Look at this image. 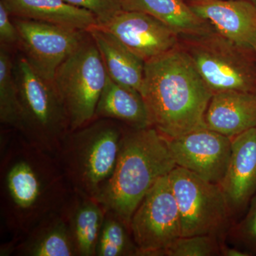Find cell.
Here are the masks:
<instances>
[{"mask_svg":"<svg viewBox=\"0 0 256 256\" xmlns=\"http://www.w3.org/2000/svg\"><path fill=\"white\" fill-rule=\"evenodd\" d=\"M233 215L256 194V126L232 139L228 169L220 184Z\"/></svg>","mask_w":256,"mask_h":256,"instance_id":"4fadbf2b","label":"cell"},{"mask_svg":"<svg viewBox=\"0 0 256 256\" xmlns=\"http://www.w3.org/2000/svg\"><path fill=\"white\" fill-rule=\"evenodd\" d=\"M88 32L99 50L108 75L114 82L140 92L144 84V62L118 38L98 25Z\"/></svg>","mask_w":256,"mask_h":256,"instance_id":"d6986e66","label":"cell"},{"mask_svg":"<svg viewBox=\"0 0 256 256\" xmlns=\"http://www.w3.org/2000/svg\"><path fill=\"white\" fill-rule=\"evenodd\" d=\"M166 139L176 166L220 185L232 154L230 138L204 128Z\"/></svg>","mask_w":256,"mask_h":256,"instance_id":"8fae6325","label":"cell"},{"mask_svg":"<svg viewBox=\"0 0 256 256\" xmlns=\"http://www.w3.org/2000/svg\"><path fill=\"white\" fill-rule=\"evenodd\" d=\"M168 176L180 212L182 236L214 235L224 239L233 213L220 185L178 166Z\"/></svg>","mask_w":256,"mask_h":256,"instance_id":"ba28073f","label":"cell"},{"mask_svg":"<svg viewBox=\"0 0 256 256\" xmlns=\"http://www.w3.org/2000/svg\"><path fill=\"white\" fill-rule=\"evenodd\" d=\"M14 69L22 112L18 132L55 156L70 130L63 101L53 82L37 73L23 55L18 57Z\"/></svg>","mask_w":256,"mask_h":256,"instance_id":"8992f818","label":"cell"},{"mask_svg":"<svg viewBox=\"0 0 256 256\" xmlns=\"http://www.w3.org/2000/svg\"><path fill=\"white\" fill-rule=\"evenodd\" d=\"M140 94L151 127L165 137L206 128L205 112L213 94L178 44L144 62Z\"/></svg>","mask_w":256,"mask_h":256,"instance_id":"7a4b0ae2","label":"cell"},{"mask_svg":"<svg viewBox=\"0 0 256 256\" xmlns=\"http://www.w3.org/2000/svg\"><path fill=\"white\" fill-rule=\"evenodd\" d=\"M246 214L238 223L232 225L228 234L240 248L256 255V194L250 200Z\"/></svg>","mask_w":256,"mask_h":256,"instance_id":"d4e9b609","label":"cell"},{"mask_svg":"<svg viewBox=\"0 0 256 256\" xmlns=\"http://www.w3.org/2000/svg\"><path fill=\"white\" fill-rule=\"evenodd\" d=\"M126 128L94 118L69 131L55 156L73 191L98 200L116 170Z\"/></svg>","mask_w":256,"mask_h":256,"instance_id":"277c9868","label":"cell"},{"mask_svg":"<svg viewBox=\"0 0 256 256\" xmlns=\"http://www.w3.org/2000/svg\"><path fill=\"white\" fill-rule=\"evenodd\" d=\"M98 26L118 38L144 62L176 48L180 40V35L172 28L141 12L122 10L107 23Z\"/></svg>","mask_w":256,"mask_h":256,"instance_id":"7c38bea8","label":"cell"},{"mask_svg":"<svg viewBox=\"0 0 256 256\" xmlns=\"http://www.w3.org/2000/svg\"><path fill=\"white\" fill-rule=\"evenodd\" d=\"M0 42L6 47L20 45L18 28L9 12L0 2Z\"/></svg>","mask_w":256,"mask_h":256,"instance_id":"4316f807","label":"cell"},{"mask_svg":"<svg viewBox=\"0 0 256 256\" xmlns=\"http://www.w3.org/2000/svg\"><path fill=\"white\" fill-rule=\"evenodd\" d=\"M96 256H140L130 227L112 210L106 212L96 246Z\"/></svg>","mask_w":256,"mask_h":256,"instance_id":"603a6c76","label":"cell"},{"mask_svg":"<svg viewBox=\"0 0 256 256\" xmlns=\"http://www.w3.org/2000/svg\"><path fill=\"white\" fill-rule=\"evenodd\" d=\"M68 4L90 12L102 25L122 10V0H64Z\"/></svg>","mask_w":256,"mask_h":256,"instance_id":"484cf974","label":"cell"},{"mask_svg":"<svg viewBox=\"0 0 256 256\" xmlns=\"http://www.w3.org/2000/svg\"><path fill=\"white\" fill-rule=\"evenodd\" d=\"M178 46L212 94L242 92L256 94V52L213 30L180 36Z\"/></svg>","mask_w":256,"mask_h":256,"instance_id":"5b68a950","label":"cell"},{"mask_svg":"<svg viewBox=\"0 0 256 256\" xmlns=\"http://www.w3.org/2000/svg\"><path fill=\"white\" fill-rule=\"evenodd\" d=\"M252 47H254V50H255L256 52V42L255 44H254V46H252Z\"/></svg>","mask_w":256,"mask_h":256,"instance_id":"f546056e","label":"cell"},{"mask_svg":"<svg viewBox=\"0 0 256 256\" xmlns=\"http://www.w3.org/2000/svg\"><path fill=\"white\" fill-rule=\"evenodd\" d=\"M196 14L230 40L254 46L256 6L248 0H186Z\"/></svg>","mask_w":256,"mask_h":256,"instance_id":"5bb4252c","label":"cell"},{"mask_svg":"<svg viewBox=\"0 0 256 256\" xmlns=\"http://www.w3.org/2000/svg\"><path fill=\"white\" fill-rule=\"evenodd\" d=\"M122 10L151 15L180 36L202 34L214 30L194 12L186 0H122Z\"/></svg>","mask_w":256,"mask_h":256,"instance_id":"44dd1931","label":"cell"},{"mask_svg":"<svg viewBox=\"0 0 256 256\" xmlns=\"http://www.w3.org/2000/svg\"><path fill=\"white\" fill-rule=\"evenodd\" d=\"M95 118L114 120L134 129L151 127L140 92L114 82L108 75L96 106Z\"/></svg>","mask_w":256,"mask_h":256,"instance_id":"ffe728a7","label":"cell"},{"mask_svg":"<svg viewBox=\"0 0 256 256\" xmlns=\"http://www.w3.org/2000/svg\"><path fill=\"white\" fill-rule=\"evenodd\" d=\"M176 166L168 139L158 130L126 126L116 170L98 201L130 227L133 213L148 192Z\"/></svg>","mask_w":256,"mask_h":256,"instance_id":"3957f363","label":"cell"},{"mask_svg":"<svg viewBox=\"0 0 256 256\" xmlns=\"http://www.w3.org/2000/svg\"><path fill=\"white\" fill-rule=\"evenodd\" d=\"M12 18H28L88 31L98 24L90 12L64 0H0Z\"/></svg>","mask_w":256,"mask_h":256,"instance_id":"ac0fdd59","label":"cell"},{"mask_svg":"<svg viewBox=\"0 0 256 256\" xmlns=\"http://www.w3.org/2000/svg\"><path fill=\"white\" fill-rule=\"evenodd\" d=\"M107 77L99 50L89 35L60 66L53 80L68 114L70 130L95 118L96 106Z\"/></svg>","mask_w":256,"mask_h":256,"instance_id":"52a82bcc","label":"cell"},{"mask_svg":"<svg viewBox=\"0 0 256 256\" xmlns=\"http://www.w3.org/2000/svg\"><path fill=\"white\" fill-rule=\"evenodd\" d=\"M220 256H252L249 252L240 248L230 247L224 242L220 244Z\"/></svg>","mask_w":256,"mask_h":256,"instance_id":"83f0119b","label":"cell"},{"mask_svg":"<svg viewBox=\"0 0 256 256\" xmlns=\"http://www.w3.org/2000/svg\"><path fill=\"white\" fill-rule=\"evenodd\" d=\"M223 239L214 235L181 236L163 252L162 256H218Z\"/></svg>","mask_w":256,"mask_h":256,"instance_id":"cb8c5ba5","label":"cell"},{"mask_svg":"<svg viewBox=\"0 0 256 256\" xmlns=\"http://www.w3.org/2000/svg\"><path fill=\"white\" fill-rule=\"evenodd\" d=\"M23 56L35 70L53 82L60 65L88 37V32L35 20L12 18Z\"/></svg>","mask_w":256,"mask_h":256,"instance_id":"30bf717a","label":"cell"},{"mask_svg":"<svg viewBox=\"0 0 256 256\" xmlns=\"http://www.w3.org/2000/svg\"><path fill=\"white\" fill-rule=\"evenodd\" d=\"M206 128L230 139L256 126V94L227 92L214 94L205 112Z\"/></svg>","mask_w":256,"mask_h":256,"instance_id":"9a60e30c","label":"cell"},{"mask_svg":"<svg viewBox=\"0 0 256 256\" xmlns=\"http://www.w3.org/2000/svg\"><path fill=\"white\" fill-rule=\"evenodd\" d=\"M14 62L8 47L0 48V122L8 128L20 131L22 112Z\"/></svg>","mask_w":256,"mask_h":256,"instance_id":"7402d4cb","label":"cell"},{"mask_svg":"<svg viewBox=\"0 0 256 256\" xmlns=\"http://www.w3.org/2000/svg\"><path fill=\"white\" fill-rule=\"evenodd\" d=\"M0 212L4 230L20 240L66 201L72 188L54 154L8 128L1 133Z\"/></svg>","mask_w":256,"mask_h":256,"instance_id":"6da1fadb","label":"cell"},{"mask_svg":"<svg viewBox=\"0 0 256 256\" xmlns=\"http://www.w3.org/2000/svg\"><path fill=\"white\" fill-rule=\"evenodd\" d=\"M168 175L156 182L131 218V233L140 256H162L182 236L180 212Z\"/></svg>","mask_w":256,"mask_h":256,"instance_id":"9c48e42d","label":"cell"},{"mask_svg":"<svg viewBox=\"0 0 256 256\" xmlns=\"http://www.w3.org/2000/svg\"><path fill=\"white\" fill-rule=\"evenodd\" d=\"M13 256H78L60 208L40 220L20 238Z\"/></svg>","mask_w":256,"mask_h":256,"instance_id":"e0dca14e","label":"cell"},{"mask_svg":"<svg viewBox=\"0 0 256 256\" xmlns=\"http://www.w3.org/2000/svg\"><path fill=\"white\" fill-rule=\"evenodd\" d=\"M78 256H96V246L107 210L96 198L72 190L60 208Z\"/></svg>","mask_w":256,"mask_h":256,"instance_id":"2e32d148","label":"cell"},{"mask_svg":"<svg viewBox=\"0 0 256 256\" xmlns=\"http://www.w3.org/2000/svg\"><path fill=\"white\" fill-rule=\"evenodd\" d=\"M248 1L252 2L254 3L256 6V0H248Z\"/></svg>","mask_w":256,"mask_h":256,"instance_id":"f1b7e54d","label":"cell"}]
</instances>
